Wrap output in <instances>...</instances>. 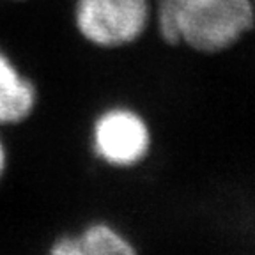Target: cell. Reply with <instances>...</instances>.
I'll list each match as a JSON object with an SVG mask.
<instances>
[{
	"label": "cell",
	"mask_w": 255,
	"mask_h": 255,
	"mask_svg": "<svg viewBox=\"0 0 255 255\" xmlns=\"http://www.w3.org/2000/svg\"><path fill=\"white\" fill-rule=\"evenodd\" d=\"M91 147L96 158L108 167H136L152 149L151 126L135 108L112 105L98 112L92 121Z\"/></svg>",
	"instance_id": "cell-3"
},
{
	"label": "cell",
	"mask_w": 255,
	"mask_h": 255,
	"mask_svg": "<svg viewBox=\"0 0 255 255\" xmlns=\"http://www.w3.org/2000/svg\"><path fill=\"white\" fill-rule=\"evenodd\" d=\"M152 25L168 46L218 55L255 28L252 0H152Z\"/></svg>",
	"instance_id": "cell-1"
},
{
	"label": "cell",
	"mask_w": 255,
	"mask_h": 255,
	"mask_svg": "<svg viewBox=\"0 0 255 255\" xmlns=\"http://www.w3.org/2000/svg\"><path fill=\"white\" fill-rule=\"evenodd\" d=\"M84 255H138L135 245L110 223L96 222L76 236Z\"/></svg>",
	"instance_id": "cell-5"
},
{
	"label": "cell",
	"mask_w": 255,
	"mask_h": 255,
	"mask_svg": "<svg viewBox=\"0 0 255 255\" xmlns=\"http://www.w3.org/2000/svg\"><path fill=\"white\" fill-rule=\"evenodd\" d=\"M48 255H84L82 250H80L78 239L71 238V236H64V238H59L55 243L52 245Z\"/></svg>",
	"instance_id": "cell-6"
},
{
	"label": "cell",
	"mask_w": 255,
	"mask_h": 255,
	"mask_svg": "<svg viewBox=\"0 0 255 255\" xmlns=\"http://www.w3.org/2000/svg\"><path fill=\"white\" fill-rule=\"evenodd\" d=\"M252 4H254V7H255V0H252Z\"/></svg>",
	"instance_id": "cell-9"
},
{
	"label": "cell",
	"mask_w": 255,
	"mask_h": 255,
	"mask_svg": "<svg viewBox=\"0 0 255 255\" xmlns=\"http://www.w3.org/2000/svg\"><path fill=\"white\" fill-rule=\"evenodd\" d=\"M5 168H7V147H5V142L0 135V179L4 177Z\"/></svg>",
	"instance_id": "cell-7"
},
{
	"label": "cell",
	"mask_w": 255,
	"mask_h": 255,
	"mask_svg": "<svg viewBox=\"0 0 255 255\" xmlns=\"http://www.w3.org/2000/svg\"><path fill=\"white\" fill-rule=\"evenodd\" d=\"M71 21L76 36L89 46L123 50L152 27V0H73Z\"/></svg>",
	"instance_id": "cell-2"
},
{
	"label": "cell",
	"mask_w": 255,
	"mask_h": 255,
	"mask_svg": "<svg viewBox=\"0 0 255 255\" xmlns=\"http://www.w3.org/2000/svg\"><path fill=\"white\" fill-rule=\"evenodd\" d=\"M39 105V87L18 60L0 46V128L18 126Z\"/></svg>",
	"instance_id": "cell-4"
},
{
	"label": "cell",
	"mask_w": 255,
	"mask_h": 255,
	"mask_svg": "<svg viewBox=\"0 0 255 255\" xmlns=\"http://www.w3.org/2000/svg\"><path fill=\"white\" fill-rule=\"evenodd\" d=\"M11 2H27V0H11Z\"/></svg>",
	"instance_id": "cell-8"
}]
</instances>
